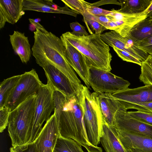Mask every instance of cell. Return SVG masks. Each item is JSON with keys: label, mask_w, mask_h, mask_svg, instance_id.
<instances>
[{"label": "cell", "mask_w": 152, "mask_h": 152, "mask_svg": "<svg viewBox=\"0 0 152 152\" xmlns=\"http://www.w3.org/2000/svg\"><path fill=\"white\" fill-rule=\"evenodd\" d=\"M54 112L60 136L74 140L87 152H102V148L93 145L87 134L81 107L77 95L67 96L55 90L53 94Z\"/></svg>", "instance_id": "1"}, {"label": "cell", "mask_w": 152, "mask_h": 152, "mask_svg": "<svg viewBox=\"0 0 152 152\" xmlns=\"http://www.w3.org/2000/svg\"><path fill=\"white\" fill-rule=\"evenodd\" d=\"M34 38L31 50L37 63L48 62L54 65L69 79L77 92L83 85L66 60L61 38L51 32L38 29L34 32Z\"/></svg>", "instance_id": "2"}, {"label": "cell", "mask_w": 152, "mask_h": 152, "mask_svg": "<svg viewBox=\"0 0 152 152\" xmlns=\"http://www.w3.org/2000/svg\"><path fill=\"white\" fill-rule=\"evenodd\" d=\"M60 38L63 42L72 46L84 56L90 68L110 71L112 56L109 46L100 35L92 33L87 36H77L66 32Z\"/></svg>", "instance_id": "3"}, {"label": "cell", "mask_w": 152, "mask_h": 152, "mask_svg": "<svg viewBox=\"0 0 152 152\" xmlns=\"http://www.w3.org/2000/svg\"><path fill=\"white\" fill-rule=\"evenodd\" d=\"M36 96H30L10 112L8 131L12 147L29 142Z\"/></svg>", "instance_id": "4"}, {"label": "cell", "mask_w": 152, "mask_h": 152, "mask_svg": "<svg viewBox=\"0 0 152 152\" xmlns=\"http://www.w3.org/2000/svg\"><path fill=\"white\" fill-rule=\"evenodd\" d=\"M77 95L81 107L86 132L88 140L97 146L103 133V116L99 100V94L91 93L83 85Z\"/></svg>", "instance_id": "5"}, {"label": "cell", "mask_w": 152, "mask_h": 152, "mask_svg": "<svg viewBox=\"0 0 152 152\" xmlns=\"http://www.w3.org/2000/svg\"><path fill=\"white\" fill-rule=\"evenodd\" d=\"M46 84L42 83L36 96L34 113L28 144L34 143L39 135L45 121L50 117L54 110L53 94L54 88L48 80Z\"/></svg>", "instance_id": "6"}, {"label": "cell", "mask_w": 152, "mask_h": 152, "mask_svg": "<svg viewBox=\"0 0 152 152\" xmlns=\"http://www.w3.org/2000/svg\"><path fill=\"white\" fill-rule=\"evenodd\" d=\"M42 84L34 69L25 72L21 75L4 107L10 112L30 96L37 95Z\"/></svg>", "instance_id": "7"}, {"label": "cell", "mask_w": 152, "mask_h": 152, "mask_svg": "<svg viewBox=\"0 0 152 152\" xmlns=\"http://www.w3.org/2000/svg\"><path fill=\"white\" fill-rule=\"evenodd\" d=\"M89 83L94 92L113 94L128 88L130 83L107 71L90 68Z\"/></svg>", "instance_id": "8"}, {"label": "cell", "mask_w": 152, "mask_h": 152, "mask_svg": "<svg viewBox=\"0 0 152 152\" xmlns=\"http://www.w3.org/2000/svg\"><path fill=\"white\" fill-rule=\"evenodd\" d=\"M60 133L55 114L46 121L34 142L36 152H53Z\"/></svg>", "instance_id": "9"}, {"label": "cell", "mask_w": 152, "mask_h": 152, "mask_svg": "<svg viewBox=\"0 0 152 152\" xmlns=\"http://www.w3.org/2000/svg\"><path fill=\"white\" fill-rule=\"evenodd\" d=\"M113 127L121 130L137 134L152 139V126L132 117L124 109H121L116 113Z\"/></svg>", "instance_id": "10"}, {"label": "cell", "mask_w": 152, "mask_h": 152, "mask_svg": "<svg viewBox=\"0 0 152 152\" xmlns=\"http://www.w3.org/2000/svg\"><path fill=\"white\" fill-rule=\"evenodd\" d=\"M37 64L43 69L47 80L50 82L54 90L60 91L67 96L76 95L77 91L70 80L56 66L48 62Z\"/></svg>", "instance_id": "11"}, {"label": "cell", "mask_w": 152, "mask_h": 152, "mask_svg": "<svg viewBox=\"0 0 152 152\" xmlns=\"http://www.w3.org/2000/svg\"><path fill=\"white\" fill-rule=\"evenodd\" d=\"M65 48L66 60L71 67L77 74L89 89V68L84 56L74 47L63 42Z\"/></svg>", "instance_id": "12"}, {"label": "cell", "mask_w": 152, "mask_h": 152, "mask_svg": "<svg viewBox=\"0 0 152 152\" xmlns=\"http://www.w3.org/2000/svg\"><path fill=\"white\" fill-rule=\"evenodd\" d=\"M23 0H0V29L6 22L14 24L18 22L25 12L23 10Z\"/></svg>", "instance_id": "13"}, {"label": "cell", "mask_w": 152, "mask_h": 152, "mask_svg": "<svg viewBox=\"0 0 152 152\" xmlns=\"http://www.w3.org/2000/svg\"><path fill=\"white\" fill-rule=\"evenodd\" d=\"M112 94L122 102L132 103L152 102V85H145L132 89L128 88Z\"/></svg>", "instance_id": "14"}, {"label": "cell", "mask_w": 152, "mask_h": 152, "mask_svg": "<svg viewBox=\"0 0 152 152\" xmlns=\"http://www.w3.org/2000/svg\"><path fill=\"white\" fill-rule=\"evenodd\" d=\"M115 129L121 141L126 148L136 149L143 152H152V139Z\"/></svg>", "instance_id": "15"}, {"label": "cell", "mask_w": 152, "mask_h": 152, "mask_svg": "<svg viewBox=\"0 0 152 152\" xmlns=\"http://www.w3.org/2000/svg\"><path fill=\"white\" fill-rule=\"evenodd\" d=\"M23 10L63 14L75 17L78 14L65 5L60 7L51 0H23Z\"/></svg>", "instance_id": "16"}, {"label": "cell", "mask_w": 152, "mask_h": 152, "mask_svg": "<svg viewBox=\"0 0 152 152\" xmlns=\"http://www.w3.org/2000/svg\"><path fill=\"white\" fill-rule=\"evenodd\" d=\"M102 126L100 142L106 152H131L121 143L115 128L107 123L103 117Z\"/></svg>", "instance_id": "17"}, {"label": "cell", "mask_w": 152, "mask_h": 152, "mask_svg": "<svg viewBox=\"0 0 152 152\" xmlns=\"http://www.w3.org/2000/svg\"><path fill=\"white\" fill-rule=\"evenodd\" d=\"M99 100L103 118L109 124L113 126L116 113L120 109L124 108L118 100L110 93L99 94Z\"/></svg>", "instance_id": "18"}, {"label": "cell", "mask_w": 152, "mask_h": 152, "mask_svg": "<svg viewBox=\"0 0 152 152\" xmlns=\"http://www.w3.org/2000/svg\"><path fill=\"white\" fill-rule=\"evenodd\" d=\"M10 40L14 51L20 57L21 62L27 63L30 60L31 51L28 37L24 33L14 31L9 35Z\"/></svg>", "instance_id": "19"}, {"label": "cell", "mask_w": 152, "mask_h": 152, "mask_svg": "<svg viewBox=\"0 0 152 152\" xmlns=\"http://www.w3.org/2000/svg\"><path fill=\"white\" fill-rule=\"evenodd\" d=\"M102 40L109 46L126 51L140 60L142 58L129 45L125 37H123L116 32L111 31L102 34L100 35Z\"/></svg>", "instance_id": "20"}, {"label": "cell", "mask_w": 152, "mask_h": 152, "mask_svg": "<svg viewBox=\"0 0 152 152\" xmlns=\"http://www.w3.org/2000/svg\"><path fill=\"white\" fill-rule=\"evenodd\" d=\"M152 35V19L147 17L135 24L127 35L137 43Z\"/></svg>", "instance_id": "21"}, {"label": "cell", "mask_w": 152, "mask_h": 152, "mask_svg": "<svg viewBox=\"0 0 152 152\" xmlns=\"http://www.w3.org/2000/svg\"><path fill=\"white\" fill-rule=\"evenodd\" d=\"M121 7L118 12L135 15L145 12L152 3V0H119Z\"/></svg>", "instance_id": "22"}, {"label": "cell", "mask_w": 152, "mask_h": 152, "mask_svg": "<svg viewBox=\"0 0 152 152\" xmlns=\"http://www.w3.org/2000/svg\"><path fill=\"white\" fill-rule=\"evenodd\" d=\"M21 75L4 79L0 84V109L4 107L7 101L21 77Z\"/></svg>", "instance_id": "23"}, {"label": "cell", "mask_w": 152, "mask_h": 152, "mask_svg": "<svg viewBox=\"0 0 152 152\" xmlns=\"http://www.w3.org/2000/svg\"><path fill=\"white\" fill-rule=\"evenodd\" d=\"M81 145L72 139L61 136L58 137L55 152H84Z\"/></svg>", "instance_id": "24"}, {"label": "cell", "mask_w": 152, "mask_h": 152, "mask_svg": "<svg viewBox=\"0 0 152 152\" xmlns=\"http://www.w3.org/2000/svg\"><path fill=\"white\" fill-rule=\"evenodd\" d=\"M106 16L110 21L125 22H139L148 17L145 12L138 14L130 15L118 12L114 9H112L111 13Z\"/></svg>", "instance_id": "25"}, {"label": "cell", "mask_w": 152, "mask_h": 152, "mask_svg": "<svg viewBox=\"0 0 152 152\" xmlns=\"http://www.w3.org/2000/svg\"><path fill=\"white\" fill-rule=\"evenodd\" d=\"M138 22L110 21L106 28L114 31L122 37H125L127 35L132 27Z\"/></svg>", "instance_id": "26"}, {"label": "cell", "mask_w": 152, "mask_h": 152, "mask_svg": "<svg viewBox=\"0 0 152 152\" xmlns=\"http://www.w3.org/2000/svg\"><path fill=\"white\" fill-rule=\"evenodd\" d=\"M141 74L139 79L145 85H152V56L149 55L141 66Z\"/></svg>", "instance_id": "27"}, {"label": "cell", "mask_w": 152, "mask_h": 152, "mask_svg": "<svg viewBox=\"0 0 152 152\" xmlns=\"http://www.w3.org/2000/svg\"><path fill=\"white\" fill-rule=\"evenodd\" d=\"M65 5L78 14L83 15L87 12L91 3L83 0H61Z\"/></svg>", "instance_id": "28"}, {"label": "cell", "mask_w": 152, "mask_h": 152, "mask_svg": "<svg viewBox=\"0 0 152 152\" xmlns=\"http://www.w3.org/2000/svg\"><path fill=\"white\" fill-rule=\"evenodd\" d=\"M118 101L126 110L133 109L143 112L152 114V102L144 103H132L119 100Z\"/></svg>", "instance_id": "29"}, {"label": "cell", "mask_w": 152, "mask_h": 152, "mask_svg": "<svg viewBox=\"0 0 152 152\" xmlns=\"http://www.w3.org/2000/svg\"><path fill=\"white\" fill-rule=\"evenodd\" d=\"M132 117L143 122L152 126V114L139 111H128Z\"/></svg>", "instance_id": "30"}, {"label": "cell", "mask_w": 152, "mask_h": 152, "mask_svg": "<svg viewBox=\"0 0 152 152\" xmlns=\"http://www.w3.org/2000/svg\"><path fill=\"white\" fill-rule=\"evenodd\" d=\"M118 56L123 61L132 62L141 66L142 62L129 53L116 48H113Z\"/></svg>", "instance_id": "31"}, {"label": "cell", "mask_w": 152, "mask_h": 152, "mask_svg": "<svg viewBox=\"0 0 152 152\" xmlns=\"http://www.w3.org/2000/svg\"><path fill=\"white\" fill-rule=\"evenodd\" d=\"M10 112L4 107L0 109V132H2L8 126Z\"/></svg>", "instance_id": "32"}, {"label": "cell", "mask_w": 152, "mask_h": 152, "mask_svg": "<svg viewBox=\"0 0 152 152\" xmlns=\"http://www.w3.org/2000/svg\"><path fill=\"white\" fill-rule=\"evenodd\" d=\"M137 44L140 49L152 56V35L138 42Z\"/></svg>", "instance_id": "33"}, {"label": "cell", "mask_w": 152, "mask_h": 152, "mask_svg": "<svg viewBox=\"0 0 152 152\" xmlns=\"http://www.w3.org/2000/svg\"><path fill=\"white\" fill-rule=\"evenodd\" d=\"M72 33L74 35L77 36H87L89 35L86 31L85 28L77 22L70 23Z\"/></svg>", "instance_id": "34"}, {"label": "cell", "mask_w": 152, "mask_h": 152, "mask_svg": "<svg viewBox=\"0 0 152 152\" xmlns=\"http://www.w3.org/2000/svg\"><path fill=\"white\" fill-rule=\"evenodd\" d=\"M83 16L84 20H89L96 21L106 28L110 22L109 20L106 16L93 15L87 13Z\"/></svg>", "instance_id": "35"}, {"label": "cell", "mask_w": 152, "mask_h": 152, "mask_svg": "<svg viewBox=\"0 0 152 152\" xmlns=\"http://www.w3.org/2000/svg\"><path fill=\"white\" fill-rule=\"evenodd\" d=\"M10 152H36L34 143L19 145L10 148Z\"/></svg>", "instance_id": "36"}, {"label": "cell", "mask_w": 152, "mask_h": 152, "mask_svg": "<svg viewBox=\"0 0 152 152\" xmlns=\"http://www.w3.org/2000/svg\"><path fill=\"white\" fill-rule=\"evenodd\" d=\"M84 20V22L90 26L97 35H100L104 31L107 30L105 27L96 21L89 20Z\"/></svg>", "instance_id": "37"}, {"label": "cell", "mask_w": 152, "mask_h": 152, "mask_svg": "<svg viewBox=\"0 0 152 152\" xmlns=\"http://www.w3.org/2000/svg\"><path fill=\"white\" fill-rule=\"evenodd\" d=\"M87 13L95 16H106L111 13V11L105 10L97 7L90 6L87 9Z\"/></svg>", "instance_id": "38"}, {"label": "cell", "mask_w": 152, "mask_h": 152, "mask_svg": "<svg viewBox=\"0 0 152 152\" xmlns=\"http://www.w3.org/2000/svg\"><path fill=\"white\" fill-rule=\"evenodd\" d=\"M107 4H115L121 5L119 1L117 0H103L91 3V6L98 7Z\"/></svg>", "instance_id": "39"}, {"label": "cell", "mask_w": 152, "mask_h": 152, "mask_svg": "<svg viewBox=\"0 0 152 152\" xmlns=\"http://www.w3.org/2000/svg\"><path fill=\"white\" fill-rule=\"evenodd\" d=\"M38 18L33 19L29 18V20L31 24L36 29H38L42 31H47L46 29L39 23V20Z\"/></svg>", "instance_id": "40"}, {"label": "cell", "mask_w": 152, "mask_h": 152, "mask_svg": "<svg viewBox=\"0 0 152 152\" xmlns=\"http://www.w3.org/2000/svg\"><path fill=\"white\" fill-rule=\"evenodd\" d=\"M151 11H152V3L148 8L145 12L146 15H147Z\"/></svg>", "instance_id": "41"}, {"label": "cell", "mask_w": 152, "mask_h": 152, "mask_svg": "<svg viewBox=\"0 0 152 152\" xmlns=\"http://www.w3.org/2000/svg\"><path fill=\"white\" fill-rule=\"evenodd\" d=\"M129 150H130L131 152H143L140 150L134 149H132Z\"/></svg>", "instance_id": "42"}, {"label": "cell", "mask_w": 152, "mask_h": 152, "mask_svg": "<svg viewBox=\"0 0 152 152\" xmlns=\"http://www.w3.org/2000/svg\"><path fill=\"white\" fill-rule=\"evenodd\" d=\"M148 17L152 19V11L151 12L147 15Z\"/></svg>", "instance_id": "43"}, {"label": "cell", "mask_w": 152, "mask_h": 152, "mask_svg": "<svg viewBox=\"0 0 152 152\" xmlns=\"http://www.w3.org/2000/svg\"><path fill=\"white\" fill-rule=\"evenodd\" d=\"M55 152V151H54V152Z\"/></svg>", "instance_id": "44"}]
</instances>
